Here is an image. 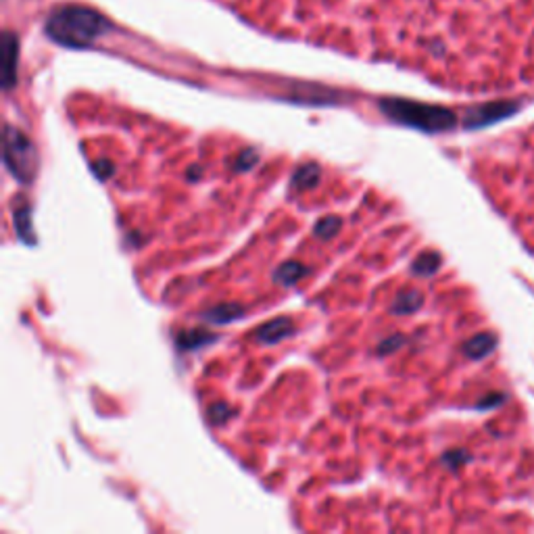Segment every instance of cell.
Returning <instances> with one entry per match:
<instances>
[{
	"label": "cell",
	"mask_w": 534,
	"mask_h": 534,
	"mask_svg": "<svg viewBox=\"0 0 534 534\" xmlns=\"http://www.w3.org/2000/svg\"><path fill=\"white\" fill-rule=\"evenodd\" d=\"M243 316H245V307L232 305V302H223V305H217V307L205 311L201 318L209 324H230L234 320H240Z\"/></svg>",
	"instance_id": "obj_6"
},
{
	"label": "cell",
	"mask_w": 534,
	"mask_h": 534,
	"mask_svg": "<svg viewBox=\"0 0 534 534\" xmlns=\"http://www.w3.org/2000/svg\"><path fill=\"white\" fill-rule=\"evenodd\" d=\"M307 274H309V267L302 265L300 261H286V263H282V265L276 269L274 280H276V284L292 286V284H296L300 278H305Z\"/></svg>",
	"instance_id": "obj_8"
},
{
	"label": "cell",
	"mask_w": 534,
	"mask_h": 534,
	"mask_svg": "<svg viewBox=\"0 0 534 534\" xmlns=\"http://www.w3.org/2000/svg\"><path fill=\"white\" fill-rule=\"evenodd\" d=\"M294 332V324L288 318H276L271 322H265L255 330V340L263 345H276L284 338H288Z\"/></svg>",
	"instance_id": "obj_4"
},
{
	"label": "cell",
	"mask_w": 534,
	"mask_h": 534,
	"mask_svg": "<svg viewBox=\"0 0 534 534\" xmlns=\"http://www.w3.org/2000/svg\"><path fill=\"white\" fill-rule=\"evenodd\" d=\"M403 342H405V338H403L401 334H395V336H391V338H387L384 342H380V345H378V353H380V355L395 353Z\"/></svg>",
	"instance_id": "obj_17"
},
{
	"label": "cell",
	"mask_w": 534,
	"mask_h": 534,
	"mask_svg": "<svg viewBox=\"0 0 534 534\" xmlns=\"http://www.w3.org/2000/svg\"><path fill=\"white\" fill-rule=\"evenodd\" d=\"M207 415H209V422H211V424L221 426V424H225L227 420L234 415V409H232L230 405H225V403H215V405L209 407Z\"/></svg>",
	"instance_id": "obj_14"
},
{
	"label": "cell",
	"mask_w": 534,
	"mask_h": 534,
	"mask_svg": "<svg viewBox=\"0 0 534 534\" xmlns=\"http://www.w3.org/2000/svg\"><path fill=\"white\" fill-rule=\"evenodd\" d=\"M380 109L391 121L418 127L424 132H442L453 127L455 123V115L451 111L432 105H420L405 99H387L380 103Z\"/></svg>",
	"instance_id": "obj_1"
},
{
	"label": "cell",
	"mask_w": 534,
	"mask_h": 534,
	"mask_svg": "<svg viewBox=\"0 0 534 534\" xmlns=\"http://www.w3.org/2000/svg\"><path fill=\"white\" fill-rule=\"evenodd\" d=\"M92 174H94L101 182H105V180H109V178L115 174V165H113V161H109V159L94 161V163H92Z\"/></svg>",
	"instance_id": "obj_15"
},
{
	"label": "cell",
	"mask_w": 534,
	"mask_h": 534,
	"mask_svg": "<svg viewBox=\"0 0 534 534\" xmlns=\"http://www.w3.org/2000/svg\"><path fill=\"white\" fill-rule=\"evenodd\" d=\"M215 334L207 332V330H201V328H194V330H184L178 334L176 338V345L180 351H196V349H203L211 342H215Z\"/></svg>",
	"instance_id": "obj_7"
},
{
	"label": "cell",
	"mask_w": 534,
	"mask_h": 534,
	"mask_svg": "<svg viewBox=\"0 0 534 534\" xmlns=\"http://www.w3.org/2000/svg\"><path fill=\"white\" fill-rule=\"evenodd\" d=\"M440 265H442L440 255L434 253V251H428V253H422V255L413 261L411 271H413L415 276H420V278H430V276H434V274L440 269Z\"/></svg>",
	"instance_id": "obj_11"
},
{
	"label": "cell",
	"mask_w": 534,
	"mask_h": 534,
	"mask_svg": "<svg viewBox=\"0 0 534 534\" xmlns=\"http://www.w3.org/2000/svg\"><path fill=\"white\" fill-rule=\"evenodd\" d=\"M257 161H259L257 150H255V148H247L245 152H240V157L236 159V170H238V172H247V170H251Z\"/></svg>",
	"instance_id": "obj_16"
},
{
	"label": "cell",
	"mask_w": 534,
	"mask_h": 534,
	"mask_svg": "<svg viewBox=\"0 0 534 534\" xmlns=\"http://www.w3.org/2000/svg\"><path fill=\"white\" fill-rule=\"evenodd\" d=\"M13 221H15L17 236H19L25 245H36L34 227H32V209H30L28 203H19V205L13 209Z\"/></svg>",
	"instance_id": "obj_5"
},
{
	"label": "cell",
	"mask_w": 534,
	"mask_h": 534,
	"mask_svg": "<svg viewBox=\"0 0 534 534\" xmlns=\"http://www.w3.org/2000/svg\"><path fill=\"white\" fill-rule=\"evenodd\" d=\"M424 305V296L420 290H405L401 292L395 302H393V314L397 316H409V314H415L420 307Z\"/></svg>",
	"instance_id": "obj_10"
},
{
	"label": "cell",
	"mask_w": 534,
	"mask_h": 534,
	"mask_svg": "<svg viewBox=\"0 0 534 534\" xmlns=\"http://www.w3.org/2000/svg\"><path fill=\"white\" fill-rule=\"evenodd\" d=\"M320 176H322L320 165H316V163H307V165H302V167H298V170L294 172L292 182H290V184H292V188H294V190H309V188L318 186Z\"/></svg>",
	"instance_id": "obj_9"
},
{
	"label": "cell",
	"mask_w": 534,
	"mask_h": 534,
	"mask_svg": "<svg viewBox=\"0 0 534 534\" xmlns=\"http://www.w3.org/2000/svg\"><path fill=\"white\" fill-rule=\"evenodd\" d=\"M96 25L88 23L86 17L73 19V17H63L59 21H54L52 25V36L61 42H69V44H84L88 42L94 34H96Z\"/></svg>",
	"instance_id": "obj_3"
},
{
	"label": "cell",
	"mask_w": 534,
	"mask_h": 534,
	"mask_svg": "<svg viewBox=\"0 0 534 534\" xmlns=\"http://www.w3.org/2000/svg\"><path fill=\"white\" fill-rule=\"evenodd\" d=\"M3 161L7 172L21 184H32L38 174V150L34 142L13 125H5V142H3Z\"/></svg>",
	"instance_id": "obj_2"
},
{
	"label": "cell",
	"mask_w": 534,
	"mask_h": 534,
	"mask_svg": "<svg viewBox=\"0 0 534 534\" xmlns=\"http://www.w3.org/2000/svg\"><path fill=\"white\" fill-rule=\"evenodd\" d=\"M15 42L7 38L5 42V88L9 90L15 84Z\"/></svg>",
	"instance_id": "obj_13"
},
{
	"label": "cell",
	"mask_w": 534,
	"mask_h": 534,
	"mask_svg": "<svg viewBox=\"0 0 534 534\" xmlns=\"http://www.w3.org/2000/svg\"><path fill=\"white\" fill-rule=\"evenodd\" d=\"M340 227H342V219H340V217L326 215V217H322V219L316 223L314 234H316L318 238H322V240H330L332 236H336V234L340 232Z\"/></svg>",
	"instance_id": "obj_12"
}]
</instances>
